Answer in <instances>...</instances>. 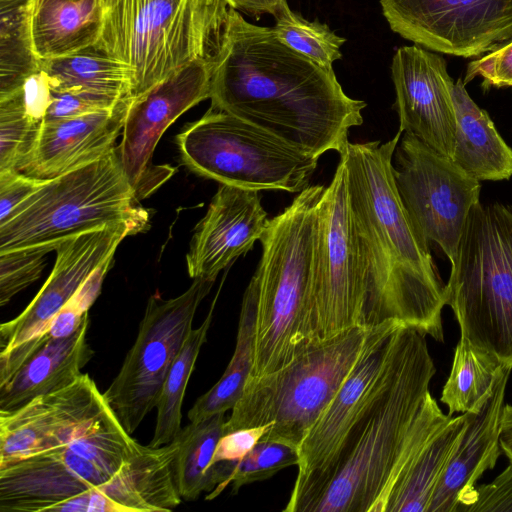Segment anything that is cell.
Here are the masks:
<instances>
[{
	"instance_id": "cell-34",
	"label": "cell",
	"mask_w": 512,
	"mask_h": 512,
	"mask_svg": "<svg viewBox=\"0 0 512 512\" xmlns=\"http://www.w3.org/2000/svg\"><path fill=\"white\" fill-rule=\"evenodd\" d=\"M273 27L277 38L286 46L323 66L341 59L346 39L335 34L326 24L308 21L293 12L285 0L277 12Z\"/></svg>"
},
{
	"instance_id": "cell-31",
	"label": "cell",
	"mask_w": 512,
	"mask_h": 512,
	"mask_svg": "<svg viewBox=\"0 0 512 512\" xmlns=\"http://www.w3.org/2000/svg\"><path fill=\"white\" fill-rule=\"evenodd\" d=\"M225 413H218L197 422H190L176 436L179 449L174 462L179 494L194 501L215 486L209 468L219 439L224 434Z\"/></svg>"
},
{
	"instance_id": "cell-7",
	"label": "cell",
	"mask_w": 512,
	"mask_h": 512,
	"mask_svg": "<svg viewBox=\"0 0 512 512\" xmlns=\"http://www.w3.org/2000/svg\"><path fill=\"white\" fill-rule=\"evenodd\" d=\"M445 290L460 337L512 369V205L473 207Z\"/></svg>"
},
{
	"instance_id": "cell-18",
	"label": "cell",
	"mask_w": 512,
	"mask_h": 512,
	"mask_svg": "<svg viewBox=\"0 0 512 512\" xmlns=\"http://www.w3.org/2000/svg\"><path fill=\"white\" fill-rule=\"evenodd\" d=\"M399 131L451 159L457 119L445 59L420 46L400 47L391 65Z\"/></svg>"
},
{
	"instance_id": "cell-22",
	"label": "cell",
	"mask_w": 512,
	"mask_h": 512,
	"mask_svg": "<svg viewBox=\"0 0 512 512\" xmlns=\"http://www.w3.org/2000/svg\"><path fill=\"white\" fill-rule=\"evenodd\" d=\"M130 100L125 97L109 109L44 122L33 151L18 171L50 179L105 157L116 148Z\"/></svg>"
},
{
	"instance_id": "cell-20",
	"label": "cell",
	"mask_w": 512,
	"mask_h": 512,
	"mask_svg": "<svg viewBox=\"0 0 512 512\" xmlns=\"http://www.w3.org/2000/svg\"><path fill=\"white\" fill-rule=\"evenodd\" d=\"M269 223L259 191L220 184L195 227L186 255L189 276L216 280L260 241Z\"/></svg>"
},
{
	"instance_id": "cell-43",
	"label": "cell",
	"mask_w": 512,
	"mask_h": 512,
	"mask_svg": "<svg viewBox=\"0 0 512 512\" xmlns=\"http://www.w3.org/2000/svg\"><path fill=\"white\" fill-rule=\"evenodd\" d=\"M26 112L35 120L44 122L52 100V86L43 70L30 75L16 90Z\"/></svg>"
},
{
	"instance_id": "cell-1",
	"label": "cell",
	"mask_w": 512,
	"mask_h": 512,
	"mask_svg": "<svg viewBox=\"0 0 512 512\" xmlns=\"http://www.w3.org/2000/svg\"><path fill=\"white\" fill-rule=\"evenodd\" d=\"M211 107L246 120L302 152L343 151L366 103L350 98L333 67L283 44L273 27L246 21L232 8L211 80Z\"/></svg>"
},
{
	"instance_id": "cell-33",
	"label": "cell",
	"mask_w": 512,
	"mask_h": 512,
	"mask_svg": "<svg viewBox=\"0 0 512 512\" xmlns=\"http://www.w3.org/2000/svg\"><path fill=\"white\" fill-rule=\"evenodd\" d=\"M31 1L0 10V97L16 91L41 70L31 35Z\"/></svg>"
},
{
	"instance_id": "cell-37",
	"label": "cell",
	"mask_w": 512,
	"mask_h": 512,
	"mask_svg": "<svg viewBox=\"0 0 512 512\" xmlns=\"http://www.w3.org/2000/svg\"><path fill=\"white\" fill-rule=\"evenodd\" d=\"M48 253V250L41 248L0 253L1 306L40 277Z\"/></svg>"
},
{
	"instance_id": "cell-4",
	"label": "cell",
	"mask_w": 512,
	"mask_h": 512,
	"mask_svg": "<svg viewBox=\"0 0 512 512\" xmlns=\"http://www.w3.org/2000/svg\"><path fill=\"white\" fill-rule=\"evenodd\" d=\"M323 185L298 193L260 238L262 254L247 290L256 304L254 362L249 379L289 364L307 348Z\"/></svg>"
},
{
	"instance_id": "cell-11",
	"label": "cell",
	"mask_w": 512,
	"mask_h": 512,
	"mask_svg": "<svg viewBox=\"0 0 512 512\" xmlns=\"http://www.w3.org/2000/svg\"><path fill=\"white\" fill-rule=\"evenodd\" d=\"M369 275L349 205L346 169L339 161L318 204V239L307 346L365 328ZM367 329V328H366Z\"/></svg>"
},
{
	"instance_id": "cell-35",
	"label": "cell",
	"mask_w": 512,
	"mask_h": 512,
	"mask_svg": "<svg viewBox=\"0 0 512 512\" xmlns=\"http://www.w3.org/2000/svg\"><path fill=\"white\" fill-rule=\"evenodd\" d=\"M43 123L26 112L16 91L0 97V172L18 171L33 151Z\"/></svg>"
},
{
	"instance_id": "cell-13",
	"label": "cell",
	"mask_w": 512,
	"mask_h": 512,
	"mask_svg": "<svg viewBox=\"0 0 512 512\" xmlns=\"http://www.w3.org/2000/svg\"><path fill=\"white\" fill-rule=\"evenodd\" d=\"M392 165L401 200L418 232L452 263L481 183L453 159L402 133Z\"/></svg>"
},
{
	"instance_id": "cell-32",
	"label": "cell",
	"mask_w": 512,
	"mask_h": 512,
	"mask_svg": "<svg viewBox=\"0 0 512 512\" xmlns=\"http://www.w3.org/2000/svg\"><path fill=\"white\" fill-rule=\"evenodd\" d=\"M217 296L202 324L190 331L163 383L156 409L154 434L148 445L160 447L172 442L182 429V404L198 355L207 340Z\"/></svg>"
},
{
	"instance_id": "cell-10",
	"label": "cell",
	"mask_w": 512,
	"mask_h": 512,
	"mask_svg": "<svg viewBox=\"0 0 512 512\" xmlns=\"http://www.w3.org/2000/svg\"><path fill=\"white\" fill-rule=\"evenodd\" d=\"M139 445L109 407L71 441L0 468V511H48L109 480Z\"/></svg>"
},
{
	"instance_id": "cell-29",
	"label": "cell",
	"mask_w": 512,
	"mask_h": 512,
	"mask_svg": "<svg viewBox=\"0 0 512 512\" xmlns=\"http://www.w3.org/2000/svg\"><path fill=\"white\" fill-rule=\"evenodd\" d=\"M256 304L246 289L243 295L236 346L221 378L188 411L190 422H197L218 413L232 410L244 393L254 362Z\"/></svg>"
},
{
	"instance_id": "cell-19",
	"label": "cell",
	"mask_w": 512,
	"mask_h": 512,
	"mask_svg": "<svg viewBox=\"0 0 512 512\" xmlns=\"http://www.w3.org/2000/svg\"><path fill=\"white\" fill-rule=\"evenodd\" d=\"M176 437L160 447L139 445L106 482L49 508L51 512H169L182 501L175 480Z\"/></svg>"
},
{
	"instance_id": "cell-9",
	"label": "cell",
	"mask_w": 512,
	"mask_h": 512,
	"mask_svg": "<svg viewBox=\"0 0 512 512\" xmlns=\"http://www.w3.org/2000/svg\"><path fill=\"white\" fill-rule=\"evenodd\" d=\"M176 142L183 163L194 173L220 184L257 191L300 193L309 186L319 159L212 107L187 125Z\"/></svg>"
},
{
	"instance_id": "cell-46",
	"label": "cell",
	"mask_w": 512,
	"mask_h": 512,
	"mask_svg": "<svg viewBox=\"0 0 512 512\" xmlns=\"http://www.w3.org/2000/svg\"><path fill=\"white\" fill-rule=\"evenodd\" d=\"M31 0H0V10L9 9L29 3Z\"/></svg>"
},
{
	"instance_id": "cell-30",
	"label": "cell",
	"mask_w": 512,
	"mask_h": 512,
	"mask_svg": "<svg viewBox=\"0 0 512 512\" xmlns=\"http://www.w3.org/2000/svg\"><path fill=\"white\" fill-rule=\"evenodd\" d=\"M507 369L510 368L460 337L440 398L448 407V414L477 413Z\"/></svg>"
},
{
	"instance_id": "cell-45",
	"label": "cell",
	"mask_w": 512,
	"mask_h": 512,
	"mask_svg": "<svg viewBox=\"0 0 512 512\" xmlns=\"http://www.w3.org/2000/svg\"><path fill=\"white\" fill-rule=\"evenodd\" d=\"M500 447L502 453L512 464V405L505 404L500 431Z\"/></svg>"
},
{
	"instance_id": "cell-21",
	"label": "cell",
	"mask_w": 512,
	"mask_h": 512,
	"mask_svg": "<svg viewBox=\"0 0 512 512\" xmlns=\"http://www.w3.org/2000/svg\"><path fill=\"white\" fill-rule=\"evenodd\" d=\"M390 322L373 329L345 381L298 447L294 484L320 470L331 458L371 397L388 361L397 329Z\"/></svg>"
},
{
	"instance_id": "cell-8",
	"label": "cell",
	"mask_w": 512,
	"mask_h": 512,
	"mask_svg": "<svg viewBox=\"0 0 512 512\" xmlns=\"http://www.w3.org/2000/svg\"><path fill=\"white\" fill-rule=\"evenodd\" d=\"M373 329L353 327L309 346L275 372L248 379L225 421L224 434L271 423L262 441L298 448L357 362Z\"/></svg>"
},
{
	"instance_id": "cell-28",
	"label": "cell",
	"mask_w": 512,
	"mask_h": 512,
	"mask_svg": "<svg viewBox=\"0 0 512 512\" xmlns=\"http://www.w3.org/2000/svg\"><path fill=\"white\" fill-rule=\"evenodd\" d=\"M54 91H75L118 101L130 96L127 68L95 45L40 63Z\"/></svg>"
},
{
	"instance_id": "cell-15",
	"label": "cell",
	"mask_w": 512,
	"mask_h": 512,
	"mask_svg": "<svg viewBox=\"0 0 512 512\" xmlns=\"http://www.w3.org/2000/svg\"><path fill=\"white\" fill-rule=\"evenodd\" d=\"M215 64H187L131 97L118 146L120 159L138 199L146 197L173 173L150 161L166 129L184 112L210 98Z\"/></svg>"
},
{
	"instance_id": "cell-23",
	"label": "cell",
	"mask_w": 512,
	"mask_h": 512,
	"mask_svg": "<svg viewBox=\"0 0 512 512\" xmlns=\"http://www.w3.org/2000/svg\"><path fill=\"white\" fill-rule=\"evenodd\" d=\"M511 370L504 372L480 410L470 412L468 423L437 483L428 512H467L474 501L477 480L486 470L495 467L502 453L501 421Z\"/></svg>"
},
{
	"instance_id": "cell-3",
	"label": "cell",
	"mask_w": 512,
	"mask_h": 512,
	"mask_svg": "<svg viewBox=\"0 0 512 512\" xmlns=\"http://www.w3.org/2000/svg\"><path fill=\"white\" fill-rule=\"evenodd\" d=\"M435 372L426 335L399 327L371 397L327 463L293 485L283 512H383Z\"/></svg>"
},
{
	"instance_id": "cell-36",
	"label": "cell",
	"mask_w": 512,
	"mask_h": 512,
	"mask_svg": "<svg viewBox=\"0 0 512 512\" xmlns=\"http://www.w3.org/2000/svg\"><path fill=\"white\" fill-rule=\"evenodd\" d=\"M298 448L274 441H259L243 458L237 461L229 484L231 494L247 484L271 478L280 470L298 465Z\"/></svg>"
},
{
	"instance_id": "cell-25",
	"label": "cell",
	"mask_w": 512,
	"mask_h": 512,
	"mask_svg": "<svg viewBox=\"0 0 512 512\" xmlns=\"http://www.w3.org/2000/svg\"><path fill=\"white\" fill-rule=\"evenodd\" d=\"M457 128L453 161L479 181L512 177V148L499 134L489 114L469 96L459 78L453 87Z\"/></svg>"
},
{
	"instance_id": "cell-40",
	"label": "cell",
	"mask_w": 512,
	"mask_h": 512,
	"mask_svg": "<svg viewBox=\"0 0 512 512\" xmlns=\"http://www.w3.org/2000/svg\"><path fill=\"white\" fill-rule=\"evenodd\" d=\"M467 512H512V464L492 482L476 487Z\"/></svg>"
},
{
	"instance_id": "cell-17",
	"label": "cell",
	"mask_w": 512,
	"mask_h": 512,
	"mask_svg": "<svg viewBox=\"0 0 512 512\" xmlns=\"http://www.w3.org/2000/svg\"><path fill=\"white\" fill-rule=\"evenodd\" d=\"M87 373L65 388L0 412V468L76 438L109 408Z\"/></svg>"
},
{
	"instance_id": "cell-39",
	"label": "cell",
	"mask_w": 512,
	"mask_h": 512,
	"mask_svg": "<svg viewBox=\"0 0 512 512\" xmlns=\"http://www.w3.org/2000/svg\"><path fill=\"white\" fill-rule=\"evenodd\" d=\"M120 100L114 101L82 92L53 90L52 100L46 112L44 122L64 120L98 110L109 109L114 107Z\"/></svg>"
},
{
	"instance_id": "cell-27",
	"label": "cell",
	"mask_w": 512,
	"mask_h": 512,
	"mask_svg": "<svg viewBox=\"0 0 512 512\" xmlns=\"http://www.w3.org/2000/svg\"><path fill=\"white\" fill-rule=\"evenodd\" d=\"M469 417L470 412L451 417L427 441L393 484L384 512H428L440 476Z\"/></svg>"
},
{
	"instance_id": "cell-2",
	"label": "cell",
	"mask_w": 512,
	"mask_h": 512,
	"mask_svg": "<svg viewBox=\"0 0 512 512\" xmlns=\"http://www.w3.org/2000/svg\"><path fill=\"white\" fill-rule=\"evenodd\" d=\"M401 135L398 131L385 143L349 142L339 153L346 169L351 214L368 268L365 328L395 322L443 342L446 284L394 180L392 160Z\"/></svg>"
},
{
	"instance_id": "cell-16",
	"label": "cell",
	"mask_w": 512,
	"mask_h": 512,
	"mask_svg": "<svg viewBox=\"0 0 512 512\" xmlns=\"http://www.w3.org/2000/svg\"><path fill=\"white\" fill-rule=\"evenodd\" d=\"M133 222H122L95 229L60 243L54 267L28 306L0 326V353L41 338L59 311L72 298L89 275L114 257L121 241L143 231Z\"/></svg>"
},
{
	"instance_id": "cell-12",
	"label": "cell",
	"mask_w": 512,
	"mask_h": 512,
	"mask_svg": "<svg viewBox=\"0 0 512 512\" xmlns=\"http://www.w3.org/2000/svg\"><path fill=\"white\" fill-rule=\"evenodd\" d=\"M215 280L193 279L177 297L151 295L138 334L121 368L103 395L118 420L132 434L156 408L170 367L192 330L193 319Z\"/></svg>"
},
{
	"instance_id": "cell-41",
	"label": "cell",
	"mask_w": 512,
	"mask_h": 512,
	"mask_svg": "<svg viewBox=\"0 0 512 512\" xmlns=\"http://www.w3.org/2000/svg\"><path fill=\"white\" fill-rule=\"evenodd\" d=\"M43 181L17 170L0 172V223L34 193Z\"/></svg>"
},
{
	"instance_id": "cell-6",
	"label": "cell",
	"mask_w": 512,
	"mask_h": 512,
	"mask_svg": "<svg viewBox=\"0 0 512 512\" xmlns=\"http://www.w3.org/2000/svg\"><path fill=\"white\" fill-rule=\"evenodd\" d=\"M138 201L116 147L88 165L44 179L0 223V253L35 248L50 252L69 238L122 222L145 229L148 214Z\"/></svg>"
},
{
	"instance_id": "cell-24",
	"label": "cell",
	"mask_w": 512,
	"mask_h": 512,
	"mask_svg": "<svg viewBox=\"0 0 512 512\" xmlns=\"http://www.w3.org/2000/svg\"><path fill=\"white\" fill-rule=\"evenodd\" d=\"M89 323L88 313L73 334L47 340L0 384V412L16 410L38 396L75 382L94 356L87 338Z\"/></svg>"
},
{
	"instance_id": "cell-5",
	"label": "cell",
	"mask_w": 512,
	"mask_h": 512,
	"mask_svg": "<svg viewBox=\"0 0 512 512\" xmlns=\"http://www.w3.org/2000/svg\"><path fill=\"white\" fill-rule=\"evenodd\" d=\"M231 11L225 0H103L95 46L127 68L135 97L187 64H215Z\"/></svg>"
},
{
	"instance_id": "cell-38",
	"label": "cell",
	"mask_w": 512,
	"mask_h": 512,
	"mask_svg": "<svg viewBox=\"0 0 512 512\" xmlns=\"http://www.w3.org/2000/svg\"><path fill=\"white\" fill-rule=\"evenodd\" d=\"M477 76L483 78L481 86L484 90L491 87L512 88V41L471 61L466 69L464 84Z\"/></svg>"
},
{
	"instance_id": "cell-14",
	"label": "cell",
	"mask_w": 512,
	"mask_h": 512,
	"mask_svg": "<svg viewBox=\"0 0 512 512\" xmlns=\"http://www.w3.org/2000/svg\"><path fill=\"white\" fill-rule=\"evenodd\" d=\"M390 28L439 53L481 56L512 41V0H380Z\"/></svg>"
},
{
	"instance_id": "cell-44",
	"label": "cell",
	"mask_w": 512,
	"mask_h": 512,
	"mask_svg": "<svg viewBox=\"0 0 512 512\" xmlns=\"http://www.w3.org/2000/svg\"><path fill=\"white\" fill-rule=\"evenodd\" d=\"M234 8L250 15L260 16L268 13L274 15L285 0H225Z\"/></svg>"
},
{
	"instance_id": "cell-26",
	"label": "cell",
	"mask_w": 512,
	"mask_h": 512,
	"mask_svg": "<svg viewBox=\"0 0 512 512\" xmlns=\"http://www.w3.org/2000/svg\"><path fill=\"white\" fill-rule=\"evenodd\" d=\"M103 22V0H32L31 35L40 60L93 46Z\"/></svg>"
},
{
	"instance_id": "cell-42",
	"label": "cell",
	"mask_w": 512,
	"mask_h": 512,
	"mask_svg": "<svg viewBox=\"0 0 512 512\" xmlns=\"http://www.w3.org/2000/svg\"><path fill=\"white\" fill-rule=\"evenodd\" d=\"M270 425L271 423L223 434L217 443L211 465L243 458L261 440Z\"/></svg>"
}]
</instances>
